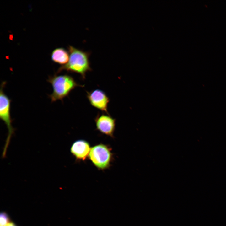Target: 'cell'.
Here are the masks:
<instances>
[{
  "mask_svg": "<svg viewBox=\"0 0 226 226\" xmlns=\"http://www.w3.org/2000/svg\"><path fill=\"white\" fill-rule=\"evenodd\" d=\"M68 49L70 54L68 62L59 68L56 74L65 70L78 74L83 80L85 79L86 73L92 70L89 61L90 53L71 46Z\"/></svg>",
  "mask_w": 226,
  "mask_h": 226,
  "instance_id": "obj_1",
  "label": "cell"
},
{
  "mask_svg": "<svg viewBox=\"0 0 226 226\" xmlns=\"http://www.w3.org/2000/svg\"><path fill=\"white\" fill-rule=\"evenodd\" d=\"M47 81L53 88L52 93L49 95L51 102L62 101L76 87H84L78 83L72 76L66 74L58 76L55 74L49 76Z\"/></svg>",
  "mask_w": 226,
  "mask_h": 226,
  "instance_id": "obj_2",
  "label": "cell"
},
{
  "mask_svg": "<svg viewBox=\"0 0 226 226\" xmlns=\"http://www.w3.org/2000/svg\"><path fill=\"white\" fill-rule=\"evenodd\" d=\"M6 84L5 81L2 83L0 93V118L6 125L8 131L7 137L2 155L3 158L5 157L7 148L14 130L12 126V120L10 114L11 100L3 91V88Z\"/></svg>",
  "mask_w": 226,
  "mask_h": 226,
  "instance_id": "obj_3",
  "label": "cell"
},
{
  "mask_svg": "<svg viewBox=\"0 0 226 226\" xmlns=\"http://www.w3.org/2000/svg\"><path fill=\"white\" fill-rule=\"evenodd\" d=\"M112 156L110 148L100 143L91 148L89 157L97 168L104 170L110 166Z\"/></svg>",
  "mask_w": 226,
  "mask_h": 226,
  "instance_id": "obj_4",
  "label": "cell"
},
{
  "mask_svg": "<svg viewBox=\"0 0 226 226\" xmlns=\"http://www.w3.org/2000/svg\"><path fill=\"white\" fill-rule=\"evenodd\" d=\"M87 97L92 106L105 113L110 114L107 109L110 99L105 92L99 89L87 91Z\"/></svg>",
  "mask_w": 226,
  "mask_h": 226,
  "instance_id": "obj_5",
  "label": "cell"
},
{
  "mask_svg": "<svg viewBox=\"0 0 226 226\" xmlns=\"http://www.w3.org/2000/svg\"><path fill=\"white\" fill-rule=\"evenodd\" d=\"M116 120L110 114L105 113H98L94 119L97 130L111 137H113L115 130Z\"/></svg>",
  "mask_w": 226,
  "mask_h": 226,
  "instance_id": "obj_6",
  "label": "cell"
},
{
  "mask_svg": "<svg viewBox=\"0 0 226 226\" xmlns=\"http://www.w3.org/2000/svg\"><path fill=\"white\" fill-rule=\"evenodd\" d=\"M91 148L89 143L83 140H79L72 144L70 152L77 160H84L89 156Z\"/></svg>",
  "mask_w": 226,
  "mask_h": 226,
  "instance_id": "obj_7",
  "label": "cell"
},
{
  "mask_svg": "<svg viewBox=\"0 0 226 226\" xmlns=\"http://www.w3.org/2000/svg\"><path fill=\"white\" fill-rule=\"evenodd\" d=\"M69 55L68 52L64 48H57L52 51L51 55V58L53 62L64 65L69 61Z\"/></svg>",
  "mask_w": 226,
  "mask_h": 226,
  "instance_id": "obj_8",
  "label": "cell"
},
{
  "mask_svg": "<svg viewBox=\"0 0 226 226\" xmlns=\"http://www.w3.org/2000/svg\"><path fill=\"white\" fill-rule=\"evenodd\" d=\"M10 221L8 214L5 212H1L0 214V226H5Z\"/></svg>",
  "mask_w": 226,
  "mask_h": 226,
  "instance_id": "obj_9",
  "label": "cell"
},
{
  "mask_svg": "<svg viewBox=\"0 0 226 226\" xmlns=\"http://www.w3.org/2000/svg\"><path fill=\"white\" fill-rule=\"evenodd\" d=\"M5 226H17V225L14 222L11 221Z\"/></svg>",
  "mask_w": 226,
  "mask_h": 226,
  "instance_id": "obj_10",
  "label": "cell"
}]
</instances>
